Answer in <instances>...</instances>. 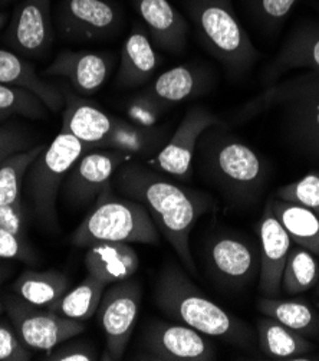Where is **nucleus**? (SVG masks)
Masks as SVG:
<instances>
[{"label":"nucleus","mask_w":319,"mask_h":361,"mask_svg":"<svg viewBox=\"0 0 319 361\" xmlns=\"http://www.w3.org/2000/svg\"><path fill=\"white\" fill-rule=\"evenodd\" d=\"M113 186L125 197L146 206L156 228L171 245L183 267L192 275H197L190 250V232L210 210V199L171 182L151 166L134 160L118 167Z\"/></svg>","instance_id":"obj_1"},{"label":"nucleus","mask_w":319,"mask_h":361,"mask_svg":"<svg viewBox=\"0 0 319 361\" xmlns=\"http://www.w3.org/2000/svg\"><path fill=\"white\" fill-rule=\"evenodd\" d=\"M270 110L292 147L319 161V72L306 71L268 85L242 108L239 117L251 118Z\"/></svg>","instance_id":"obj_2"},{"label":"nucleus","mask_w":319,"mask_h":361,"mask_svg":"<svg viewBox=\"0 0 319 361\" xmlns=\"http://www.w3.org/2000/svg\"><path fill=\"white\" fill-rule=\"evenodd\" d=\"M154 301L167 317L203 336L240 348L251 350L255 344L251 327L207 298L179 267L170 265L161 271L154 288Z\"/></svg>","instance_id":"obj_3"},{"label":"nucleus","mask_w":319,"mask_h":361,"mask_svg":"<svg viewBox=\"0 0 319 361\" xmlns=\"http://www.w3.org/2000/svg\"><path fill=\"white\" fill-rule=\"evenodd\" d=\"M186 11L204 49L229 74L242 77L259 54L240 25L232 0H186Z\"/></svg>","instance_id":"obj_4"},{"label":"nucleus","mask_w":319,"mask_h":361,"mask_svg":"<svg viewBox=\"0 0 319 361\" xmlns=\"http://www.w3.org/2000/svg\"><path fill=\"white\" fill-rule=\"evenodd\" d=\"M70 242L80 247L96 242L156 245L158 229L144 204L115 196L111 185L98 195L85 219L70 236Z\"/></svg>","instance_id":"obj_5"},{"label":"nucleus","mask_w":319,"mask_h":361,"mask_svg":"<svg viewBox=\"0 0 319 361\" xmlns=\"http://www.w3.org/2000/svg\"><path fill=\"white\" fill-rule=\"evenodd\" d=\"M201 164L208 174L237 200H251L263 188L265 167L258 153L223 126L210 127L199 140Z\"/></svg>","instance_id":"obj_6"},{"label":"nucleus","mask_w":319,"mask_h":361,"mask_svg":"<svg viewBox=\"0 0 319 361\" xmlns=\"http://www.w3.org/2000/svg\"><path fill=\"white\" fill-rule=\"evenodd\" d=\"M87 152L89 149L82 141L61 131L27 169L25 193L35 218L45 229H58L56 199L66 174Z\"/></svg>","instance_id":"obj_7"},{"label":"nucleus","mask_w":319,"mask_h":361,"mask_svg":"<svg viewBox=\"0 0 319 361\" xmlns=\"http://www.w3.org/2000/svg\"><path fill=\"white\" fill-rule=\"evenodd\" d=\"M4 305L18 337L30 350L48 353L85 331L81 321L65 318L44 307L32 305L15 293L4 295Z\"/></svg>","instance_id":"obj_8"},{"label":"nucleus","mask_w":319,"mask_h":361,"mask_svg":"<svg viewBox=\"0 0 319 361\" xmlns=\"http://www.w3.org/2000/svg\"><path fill=\"white\" fill-rule=\"evenodd\" d=\"M141 294V285L131 278L105 288L96 311L105 336L102 360L123 358L138 318Z\"/></svg>","instance_id":"obj_9"},{"label":"nucleus","mask_w":319,"mask_h":361,"mask_svg":"<svg viewBox=\"0 0 319 361\" xmlns=\"http://www.w3.org/2000/svg\"><path fill=\"white\" fill-rule=\"evenodd\" d=\"M123 23V11L111 0H61L55 12V26L69 41L108 39Z\"/></svg>","instance_id":"obj_10"},{"label":"nucleus","mask_w":319,"mask_h":361,"mask_svg":"<svg viewBox=\"0 0 319 361\" xmlns=\"http://www.w3.org/2000/svg\"><path fill=\"white\" fill-rule=\"evenodd\" d=\"M143 360L158 361H211L216 353L201 333L184 324L154 319L141 338Z\"/></svg>","instance_id":"obj_11"},{"label":"nucleus","mask_w":319,"mask_h":361,"mask_svg":"<svg viewBox=\"0 0 319 361\" xmlns=\"http://www.w3.org/2000/svg\"><path fill=\"white\" fill-rule=\"evenodd\" d=\"M131 156L110 150L94 149L87 152L69 170L61 188L66 203L74 207L89 206L98 195L113 185L118 167Z\"/></svg>","instance_id":"obj_12"},{"label":"nucleus","mask_w":319,"mask_h":361,"mask_svg":"<svg viewBox=\"0 0 319 361\" xmlns=\"http://www.w3.org/2000/svg\"><path fill=\"white\" fill-rule=\"evenodd\" d=\"M215 126H223L218 116L206 106H192L164 147L150 160V166L177 178H189L199 140L204 131Z\"/></svg>","instance_id":"obj_13"},{"label":"nucleus","mask_w":319,"mask_h":361,"mask_svg":"<svg viewBox=\"0 0 319 361\" xmlns=\"http://www.w3.org/2000/svg\"><path fill=\"white\" fill-rule=\"evenodd\" d=\"M204 258L210 275L229 288L249 285L261 269V257L256 249L236 235L211 238Z\"/></svg>","instance_id":"obj_14"},{"label":"nucleus","mask_w":319,"mask_h":361,"mask_svg":"<svg viewBox=\"0 0 319 361\" xmlns=\"http://www.w3.org/2000/svg\"><path fill=\"white\" fill-rule=\"evenodd\" d=\"M51 0H19L5 33L11 51L23 58H41L52 45Z\"/></svg>","instance_id":"obj_15"},{"label":"nucleus","mask_w":319,"mask_h":361,"mask_svg":"<svg viewBox=\"0 0 319 361\" xmlns=\"http://www.w3.org/2000/svg\"><path fill=\"white\" fill-rule=\"evenodd\" d=\"M115 58L108 52L62 51L44 71L46 77H62L85 97L96 94L110 78Z\"/></svg>","instance_id":"obj_16"},{"label":"nucleus","mask_w":319,"mask_h":361,"mask_svg":"<svg viewBox=\"0 0 319 361\" xmlns=\"http://www.w3.org/2000/svg\"><path fill=\"white\" fill-rule=\"evenodd\" d=\"M258 233L261 240L259 291L263 297H277L280 294L282 274L292 247V240L276 219L269 203L259 222Z\"/></svg>","instance_id":"obj_17"},{"label":"nucleus","mask_w":319,"mask_h":361,"mask_svg":"<svg viewBox=\"0 0 319 361\" xmlns=\"http://www.w3.org/2000/svg\"><path fill=\"white\" fill-rule=\"evenodd\" d=\"M154 48L180 54L186 48L189 23L168 0H132Z\"/></svg>","instance_id":"obj_18"},{"label":"nucleus","mask_w":319,"mask_h":361,"mask_svg":"<svg viewBox=\"0 0 319 361\" xmlns=\"http://www.w3.org/2000/svg\"><path fill=\"white\" fill-rule=\"evenodd\" d=\"M62 94L63 113L61 131L74 135L89 150L101 149L114 128L115 117L106 114L95 104L73 92L62 91Z\"/></svg>","instance_id":"obj_19"},{"label":"nucleus","mask_w":319,"mask_h":361,"mask_svg":"<svg viewBox=\"0 0 319 361\" xmlns=\"http://www.w3.org/2000/svg\"><path fill=\"white\" fill-rule=\"evenodd\" d=\"M295 69L319 72V25L306 22L291 32L289 38L268 66L263 81L268 87Z\"/></svg>","instance_id":"obj_20"},{"label":"nucleus","mask_w":319,"mask_h":361,"mask_svg":"<svg viewBox=\"0 0 319 361\" xmlns=\"http://www.w3.org/2000/svg\"><path fill=\"white\" fill-rule=\"evenodd\" d=\"M158 63L160 58L144 25L134 23L121 49L115 77L117 85L135 88L146 84L154 75Z\"/></svg>","instance_id":"obj_21"},{"label":"nucleus","mask_w":319,"mask_h":361,"mask_svg":"<svg viewBox=\"0 0 319 361\" xmlns=\"http://www.w3.org/2000/svg\"><path fill=\"white\" fill-rule=\"evenodd\" d=\"M85 267L89 275L105 285L131 278L139 267L137 252L123 242H96L88 246Z\"/></svg>","instance_id":"obj_22"},{"label":"nucleus","mask_w":319,"mask_h":361,"mask_svg":"<svg viewBox=\"0 0 319 361\" xmlns=\"http://www.w3.org/2000/svg\"><path fill=\"white\" fill-rule=\"evenodd\" d=\"M206 85L207 78L203 71L189 65H180L163 72L150 87L141 91V94L167 111L168 108L203 92Z\"/></svg>","instance_id":"obj_23"},{"label":"nucleus","mask_w":319,"mask_h":361,"mask_svg":"<svg viewBox=\"0 0 319 361\" xmlns=\"http://www.w3.org/2000/svg\"><path fill=\"white\" fill-rule=\"evenodd\" d=\"M0 84L32 91L45 102L52 113H58L63 108L62 91L42 80L29 61L11 49L0 48Z\"/></svg>","instance_id":"obj_24"},{"label":"nucleus","mask_w":319,"mask_h":361,"mask_svg":"<svg viewBox=\"0 0 319 361\" xmlns=\"http://www.w3.org/2000/svg\"><path fill=\"white\" fill-rule=\"evenodd\" d=\"M167 128L143 126L115 117L114 128L101 149H110L128 156H156L168 141Z\"/></svg>","instance_id":"obj_25"},{"label":"nucleus","mask_w":319,"mask_h":361,"mask_svg":"<svg viewBox=\"0 0 319 361\" xmlns=\"http://www.w3.org/2000/svg\"><path fill=\"white\" fill-rule=\"evenodd\" d=\"M269 206L292 243L319 257V216L301 204L280 199L269 200Z\"/></svg>","instance_id":"obj_26"},{"label":"nucleus","mask_w":319,"mask_h":361,"mask_svg":"<svg viewBox=\"0 0 319 361\" xmlns=\"http://www.w3.org/2000/svg\"><path fill=\"white\" fill-rule=\"evenodd\" d=\"M261 351L275 360H295L315 350V345L302 334L288 329L273 318L263 317L256 324Z\"/></svg>","instance_id":"obj_27"},{"label":"nucleus","mask_w":319,"mask_h":361,"mask_svg":"<svg viewBox=\"0 0 319 361\" xmlns=\"http://www.w3.org/2000/svg\"><path fill=\"white\" fill-rule=\"evenodd\" d=\"M69 290V279L59 271L26 269L13 282L12 293L37 307H49Z\"/></svg>","instance_id":"obj_28"},{"label":"nucleus","mask_w":319,"mask_h":361,"mask_svg":"<svg viewBox=\"0 0 319 361\" xmlns=\"http://www.w3.org/2000/svg\"><path fill=\"white\" fill-rule=\"evenodd\" d=\"M258 308L265 317L273 318L305 337L319 336V314L304 301L263 297L259 300Z\"/></svg>","instance_id":"obj_29"},{"label":"nucleus","mask_w":319,"mask_h":361,"mask_svg":"<svg viewBox=\"0 0 319 361\" xmlns=\"http://www.w3.org/2000/svg\"><path fill=\"white\" fill-rule=\"evenodd\" d=\"M45 149V144L39 142L29 150L16 153L0 164V209L25 214L22 202V186L27 169Z\"/></svg>","instance_id":"obj_30"},{"label":"nucleus","mask_w":319,"mask_h":361,"mask_svg":"<svg viewBox=\"0 0 319 361\" xmlns=\"http://www.w3.org/2000/svg\"><path fill=\"white\" fill-rule=\"evenodd\" d=\"M106 286L108 285L88 274V276L74 290L66 291L59 300L46 308L65 318L77 321L88 319L96 314Z\"/></svg>","instance_id":"obj_31"},{"label":"nucleus","mask_w":319,"mask_h":361,"mask_svg":"<svg viewBox=\"0 0 319 361\" xmlns=\"http://www.w3.org/2000/svg\"><path fill=\"white\" fill-rule=\"evenodd\" d=\"M318 281L319 264L312 252L298 245L291 247L282 274L280 290L288 295H298L312 290Z\"/></svg>","instance_id":"obj_32"},{"label":"nucleus","mask_w":319,"mask_h":361,"mask_svg":"<svg viewBox=\"0 0 319 361\" xmlns=\"http://www.w3.org/2000/svg\"><path fill=\"white\" fill-rule=\"evenodd\" d=\"M48 111L49 108L37 94L22 87L0 84V121L15 116L42 120Z\"/></svg>","instance_id":"obj_33"},{"label":"nucleus","mask_w":319,"mask_h":361,"mask_svg":"<svg viewBox=\"0 0 319 361\" xmlns=\"http://www.w3.org/2000/svg\"><path fill=\"white\" fill-rule=\"evenodd\" d=\"M299 0H247L254 20L265 30H276L288 19Z\"/></svg>","instance_id":"obj_34"},{"label":"nucleus","mask_w":319,"mask_h":361,"mask_svg":"<svg viewBox=\"0 0 319 361\" xmlns=\"http://www.w3.org/2000/svg\"><path fill=\"white\" fill-rule=\"evenodd\" d=\"M276 199L301 204L319 216V170H312L296 182L282 186L276 192Z\"/></svg>","instance_id":"obj_35"},{"label":"nucleus","mask_w":319,"mask_h":361,"mask_svg":"<svg viewBox=\"0 0 319 361\" xmlns=\"http://www.w3.org/2000/svg\"><path fill=\"white\" fill-rule=\"evenodd\" d=\"M38 146L26 127L18 123L0 126V164L11 156Z\"/></svg>","instance_id":"obj_36"},{"label":"nucleus","mask_w":319,"mask_h":361,"mask_svg":"<svg viewBox=\"0 0 319 361\" xmlns=\"http://www.w3.org/2000/svg\"><path fill=\"white\" fill-rule=\"evenodd\" d=\"M0 259H13L25 264H35L38 257L26 242L25 236L0 226Z\"/></svg>","instance_id":"obj_37"},{"label":"nucleus","mask_w":319,"mask_h":361,"mask_svg":"<svg viewBox=\"0 0 319 361\" xmlns=\"http://www.w3.org/2000/svg\"><path fill=\"white\" fill-rule=\"evenodd\" d=\"M125 108L130 121L143 126H156L158 118L165 113L160 105L141 92L131 97L127 101Z\"/></svg>","instance_id":"obj_38"},{"label":"nucleus","mask_w":319,"mask_h":361,"mask_svg":"<svg viewBox=\"0 0 319 361\" xmlns=\"http://www.w3.org/2000/svg\"><path fill=\"white\" fill-rule=\"evenodd\" d=\"M30 358L29 347L22 343L16 331L0 324V361H27Z\"/></svg>","instance_id":"obj_39"},{"label":"nucleus","mask_w":319,"mask_h":361,"mask_svg":"<svg viewBox=\"0 0 319 361\" xmlns=\"http://www.w3.org/2000/svg\"><path fill=\"white\" fill-rule=\"evenodd\" d=\"M49 361H94L96 360V353L92 345L85 343H73L62 345L61 348H52L46 353Z\"/></svg>","instance_id":"obj_40"},{"label":"nucleus","mask_w":319,"mask_h":361,"mask_svg":"<svg viewBox=\"0 0 319 361\" xmlns=\"http://www.w3.org/2000/svg\"><path fill=\"white\" fill-rule=\"evenodd\" d=\"M11 274L9 268H6L5 265L0 264V286H2V283L5 282V279L8 278V275ZM0 304H2V300H0Z\"/></svg>","instance_id":"obj_41"},{"label":"nucleus","mask_w":319,"mask_h":361,"mask_svg":"<svg viewBox=\"0 0 319 361\" xmlns=\"http://www.w3.org/2000/svg\"><path fill=\"white\" fill-rule=\"evenodd\" d=\"M13 2H18V0H0V6H8Z\"/></svg>","instance_id":"obj_42"},{"label":"nucleus","mask_w":319,"mask_h":361,"mask_svg":"<svg viewBox=\"0 0 319 361\" xmlns=\"http://www.w3.org/2000/svg\"><path fill=\"white\" fill-rule=\"evenodd\" d=\"M5 22H6V15L0 13V29H2V26L5 25Z\"/></svg>","instance_id":"obj_43"},{"label":"nucleus","mask_w":319,"mask_h":361,"mask_svg":"<svg viewBox=\"0 0 319 361\" xmlns=\"http://www.w3.org/2000/svg\"><path fill=\"white\" fill-rule=\"evenodd\" d=\"M313 6H315V8L319 11V2H315V4H313Z\"/></svg>","instance_id":"obj_44"},{"label":"nucleus","mask_w":319,"mask_h":361,"mask_svg":"<svg viewBox=\"0 0 319 361\" xmlns=\"http://www.w3.org/2000/svg\"><path fill=\"white\" fill-rule=\"evenodd\" d=\"M316 288H318V290H316V294L319 295V281H318V283H316Z\"/></svg>","instance_id":"obj_45"},{"label":"nucleus","mask_w":319,"mask_h":361,"mask_svg":"<svg viewBox=\"0 0 319 361\" xmlns=\"http://www.w3.org/2000/svg\"><path fill=\"white\" fill-rule=\"evenodd\" d=\"M318 307H319V302H318Z\"/></svg>","instance_id":"obj_46"}]
</instances>
